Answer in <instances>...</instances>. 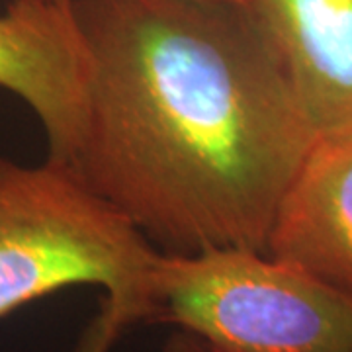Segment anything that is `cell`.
Instances as JSON below:
<instances>
[{
    "label": "cell",
    "mask_w": 352,
    "mask_h": 352,
    "mask_svg": "<svg viewBox=\"0 0 352 352\" xmlns=\"http://www.w3.org/2000/svg\"><path fill=\"white\" fill-rule=\"evenodd\" d=\"M163 352H210L208 346L186 331H176L164 342Z\"/></svg>",
    "instance_id": "cell-8"
},
{
    "label": "cell",
    "mask_w": 352,
    "mask_h": 352,
    "mask_svg": "<svg viewBox=\"0 0 352 352\" xmlns=\"http://www.w3.org/2000/svg\"><path fill=\"white\" fill-rule=\"evenodd\" d=\"M90 55L73 170L157 251L266 252L319 138L245 6L73 0Z\"/></svg>",
    "instance_id": "cell-1"
},
{
    "label": "cell",
    "mask_w": 352,
    "mask_h": 352,
    "mask_svg": "<svg viewBox=\"0 0 352 352\" xmlns=\"http://www.w3.org/2000/svg\"><path fill=\"white\" fill-rule=\"evenodd\" d=\"M90 55L73 2L12 0L0 14V88L38 116L47 161L73 168L88 110Z\"/></svg>",
    "instance_id": "cell-4"
},
{
    "label": "cell",
    "mask_w": 352,
    "mask_h": 352,
    "mask_svg": "<svg viewBox=\"0 0 352 352\" xmlns=\"http://www.w3.org/2000/svg\"><path fill=\"white\" fill-rule=\"evenodd\" d=\"M149 323L210 352H352V298L302 268L247 249L161 252Z\"/></svg>",
    "instance_id": "cell-3"
},
{
    "label": "cell",
    "mask_w": 352,
    "mask_h": 352,
    "mask_svg": "<svg viewBox=\"0 0 352 352\" xmlns=\"http://www.w3.org/2000/svg\"><path fill=\"white\" fill-rule=\"evenodd\" d=\"M38 2H53V4H71L73 0H38Z\"/></svg>",
    "instance_id": "cell-10"
},
{
    "label": "cell",
    "mask_w": 352,
    "mask_h": 352,
    "mask_svg": "<svg viewBox=\"0 0 352 352\" xmlns=\"http://www.w3.org/2000/svg\"><path fill=\"white\" fill-rule=\"evenodd\" d=\"M126 327V315L108 298H104L98 314L82 329L73 352H108L112 349L113 340L120 337V333Z\"/></svg>",
    "instance_id": "cell-7"
},
{
    "label": "cell",
    "mask_w": 352,
    "mask_h": 352,
    "mask_svg": "<svg viewBox=\"0 0 352 352\" xmlns=\"http://www.w3.org/2000/svg\"><path fill=\"white\" fill-rule=\"evenodd\" d=\"M266 254L352 298V127L315 139L278 206Z\"/></svg>",
    "instance_id": "cell-5"
},
{
    "label": "cell",
    "mask_w": 352,
    "mask_h": 352,
    "mask_svg": "<svg viewBox=\"0 0 352 352\" xmlns=\"http://www.w3.org/2000/svg\"><path fill=\"white\" fill-rule=\"evenodd\" d=\"M317 135L352 127V0H245Z\"/></svg>",
    "instance_id": "cell-6"
},
{
    "label": "cell",
    "mask_w": 352,
    "mask_h": 352,
    "mask_svg": "<svg viewBox=\"0 0 352 352\" xmlns=\"http://www.w3.org/2000/svg\"><path fill=\"white\" fill-rule=\"evenodd\" d=\"M161 251L73 168L0 155V319L75 286H98L127 325L149 323Z\"/></svg>",
    "instance_id": "cell-2"
},
{
    "label": "cell",
    "mask_w": 352,
    "mask_h": 352,
    "mask_svg": "<svg viewBox=\"0 0 352 352\" xmlns=\"http://www.w3.org/2000/svg\"><path fill=\"white\" fill-rule=\"evenodd\" d=\"M194 2H214V4H237V6H245V0H194Z\"/></svg>",
    "instance_id": "cell-9"
}]
</instances>
